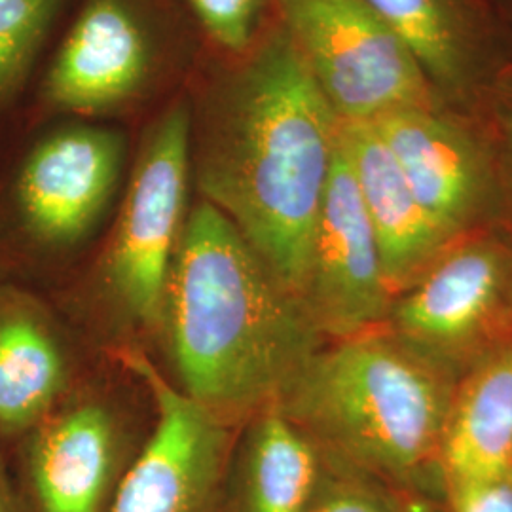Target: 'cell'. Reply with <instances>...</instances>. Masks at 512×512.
<instances>
[{
	"instance_id": "cell-23",
	"label": "cell",
	"mask_w": 512,
	"mask_h": 512,
	"mask_svg": "<svg viewBox=\"0 0 512 512\" xmlns=\"http://www.w3.org/2000/svg\"><path fill=\"white\" fill-rule=\"evenodd\" d=\"M0 512H29L19 494L6 454L0 450Z\"/></svg>"
},
{
	"instance_id": "cell-22",
	"label": "cell",
	"mask_w": 512,
	"mask_h": 512,
	"mask_svg": "<svg viewBox=\"0 0 512 512\" xmlns=\"http://www.w3.org/2000/svg\"><path fill=\"white\" fill-rule=\"evenodd\" d=\"M454 512H512L511 475L450 488Z\"/></svg>"
},
{
	"instance_id": "cell-2",
	"label": "cell",
	"mask_w": 512,
	"mask_h": 512,
	"mask_svg": "<svg viewBox=\"0 0 512 512\" xmlns=\"http://www.w3.org/2000/svg\"><path fill=\"white\" fill-rule=\"evenodd\" d=\"M323 336L238 228L200 200L184 220L165 291L169 380L241 427L281 401Z\"/></svg>"
},
{
	"instance_id": "cell-4",
	"label": "cell",
	"mask_w": 512,
	"mask_h": 512,
	"mask_svg": "<svg viewBox=\"0 0 512 512\" xmlns=\"http://www.w3.org/2000/svg\"><path fill=\"white\" fill-rule=\"evenodd\" d=\"M190 110H167L148 131L114 228L84 274L50 296L99 353L160 346L165 291L186 220Z\"/></svg>"
},
{
	"instance_id": "cell-7",
	"label": "cell",
	"mask_w": 512,
	"mask_h": 512,
	"mask_svg": "<svg viewBox=\"0 0 512 512\" xmlns=\"http://www.w3.org/2000/svg\"><path fill=\"white\" fill-rule=\"evenodd\" d=\"M283 29L344 124L446 105L365 0H279Z\"/></svg>"
},
{
	"instance_id": "cell-18",
	"label": "cell",
	"mask_w": 512,
	"mask_h": 512,
	"mask_svg": "<svg viewBox=\"0 0 512 512\" xmlns=\"http://www.w3.org/2000/svg\"><path fill=\"white\" fill-rule=\"evenodd\" d=\"M65 0H0V148L25 124L23 99Z\"/></svg>"
},
{
	"instance_id": "cell-5",
	"label": "cell",
	"mask_w": 512,
	"mask_h": 512,
	"mask_svg": "<svg viewBox=\"0 0 512 512\" xmlns=\"http://www.w3.org/2000/svg\"><path fill=\"white\" fill-rule=\"evenodd\" d=\"M122 165L112 129L48 118L19 129L0 148V279L57 293L105 219Z\"/></svg>"
},
{
	"instance_id": "cell-17",
	"label": "cell",
	"mask_w": 512,
	"mask_h": 512,
	"mask_svg": "<svg viewBox=\"0 0 512 512\" xmlns=\"http://www.w3.org/2000/svg\"><path fill=\"white\" fill-rule=\"evenodd\" d=\"M403 40L440 99H475L488 74L482 29L469 0H365Z\"/></svg>"
},
{
	"instance_id": "cell-21",
	"label": "cell",
	"mask_w": 512,
	"mask_h": 512,
	"mask_svg": "<svg viewBox=\"0 0 512 512\" xmlns=\"http://www.w3.org/2000/svg\"><path fill=\"white\" fill-rule=\"evenodd\" d=\"M308 512H391L365 488L342 476H327L325 459L319 486Z\"/></svg>"
},
{
	"instance_id": "cell-12",
	"label": "cell",
	"mask_w": 512,
	"mask_h": 512,
	"mask_svg": "<svg viewBox=\"0 0 512 512\" xmlns=\"http://www.w3.org/2000/svg\"><path fill=\"white\" fill-rule=\"evenodd\" d=\"M150 63L147 31L128 4L92 0L40 74L25 124L114 110L143 88Z\"/></svg>"
},
{
	"instance_id": "cell-3",
	"label": "cell",
	"mask_w": 512,
	"mask_h": 512,
	"mask_svg": "<svg viewBox=\"0 0 512 512\" xmlns=\"http://www.w3.org/2000/svg\"><path fill=\"white\" fill-rule=\"evenodd\" d=\"M454 372L385 327L317 349L275 404L346 467L406 478L439 461Z\"/></svg>"
},
{
	"instance_id": "cell-14",
	"label": "cell",
	"mask_w": 512,
	"mask_h": 512,
	"mask_svg": "<svg viewBox=\"0 0 512 512\" xmlns=\"http://www.w3.org/2000/svg\"><path fill=\"white\" fill-rule=\"evenodd\" d=\"M342 141L376 234L385 285L395 300L459 238H452L421 205L372 122H342Z\"/></svg>"
},
{
	"instance_id": "cell-19",
	"label": "cell",
	"mask_w": 512,
	"mask_h": 512,
	"mask_svg": "<svg viewBox=\"0 0 512 512\" xmlns=\"http://www.w3.org/2000/svg\"><path fill=\"white\" fill-rule=\"evenodd\" d=\"M203 29L220 48L245 54L253 46L260 0H188Z\"/></svg>"
},
{
	"instance_id": "cell-24",
	"label": "cell",
	"mask_w": 512,
	"mask_h": 512,
	"mask_svg": "<svg viewBox=\"0 0 512 512\" xmlns=\"http://www.w3.org/2000/svg\"><path fill=\"white\" fill-rule=\"evenodd\" d=\"M499 169H501V186H503V209L509 211L512 219V156L503 154L499 158Z\"/></svg>"
},
{
	"instance_id": "cell-15",
	"label": "cell",
	"mask_w": 512,
	"mask_h": 512,
	"mask_svg": "<svg viewBox=\"0 0 512 512\" xmlns=\"http://www.w3.org/2000/svg\"><path fill=\"white\" fill-rule=\"evenodd\" d=\"M448 486L512 473V342L486 351L456 382L440 439Z\"/></svg>"
},
{
	"instance_id": "cell-13",
	"label": "cell",
	"mask_w": 512,
	"mask_h": 512,
	"mask_svg": "<svg viewBox=\"0 0 512 512\" xmlns=\"http://www.w3.org/2000/svg\"><path fill=\"white\" fill-rule=\"evenodd\" d=\"M82 334L50 298L0 279V450L8 454L78 382Z\"/></svg>"
},
{
	"instance_id": "cell-9",
	"label": "cell",
	"mask_w": 512,
	"mask_h": 512,
	"mask_svg": "<svg viewBox=\"0 0 512 512\" xmlns=\"http://www.w3.org/2000/svg\"><path fill=\"white\" fill-rule=\"evenodd\" d=\"M511 277L512 251L505 243L467 234L393 300L384 327L452 372L461 363L473 365L511 313Z\"/></svg>"
},
{
	"instance_id": "cell-10",
	"label": "cell",
	"mask_w": 512,
	"mask_h": 512,
	"mask_svg": "<svg viewBox=\"0 0 512 512\" xmlns=\"http://www.w3.org/2000/svg\"><path fill=\"white\" fill-rule=\"evenodd\" d=\"M372 124L416 198L452 238L473 234L503 209L499 158L482 126L446 105L395 110Z\"/></svg>"
},
{
	"instance_id": "cell-8",
	"label": "cell",
	"mask_w": 512,
	"mask_h": 512,
	"mask_svg": "<svg viewBox=\"0 0 512 512\" xmlns=\"http://www.w3.org/2000/svg\"><path fill=\"white\" fill-rule=\"evenodd\" d=\"M114 355L147 384L154 421L112 512H228V473L239 427L190 401L147 353Z\"/></svg>"
},
{
	"instance_id": "cell-11",
	"label": "cell",
	"mask_w": 512,
	"mask_h": 512,
	"mask_svg": "<svg viewBox=\"0 0 512 512\" xmlns=\"http://www.w3.org/2000/svg\"><path fill=\"white\" fill-rule=\"evenodd\" d=\"M391 304L376 234L340 131L311 239L302 306L323 338L342 340L384 327Z\"/></svg>"
},
{
	"instance_id": "cell-16",
	"label": "cell",
	"mask_w": 512,
	"mask_h": 512,
	"mask_svg": "<svg viewBox=\"0 0 512 512\" xmlns=\"http://www.w3.org/2000/svg\"><path fill=\"white\" fill-rule=\"evenodd\" d=\"M321 471L317 444L272 406L239 427L228 473V512H308Z\"/></svg>"
},
{
	"instance_id": "cell-20",
	"label": "cell",
	"mask_w": 512,
	"mask_h": 512,
	"mask_svg": "<svg viewBox=\"0 0 512 512\" xmlns=\"http://www.w3.org/2000/svg\"><path fill=\"white\" fill-rule=\"evenodd\" d=\"M473 103L486 135L499 141L505 154L512 156V67L492 74L476 92Z\"/></svg>"
},
{
	"instance_id": "cell-1",
	"label": "cell",
	"mask_w": 512,
	"mask_h": 512,
	"mask_svg": "<svg viewBox=\"0 0 512 512\" xmlns=\"http://www.w3.org/2000/svg\"><path fill=\"white\" fill-rule=\"evenodd\" d=\"M340 131L283 27L253 44L190 112V177L202 200L300 304Z\"/></svg>"
},
{
	"instance_id": "cell-25",
	"label": "cell",
	"mask_w": 512,
	"mask_h": 512,
	"mask_svg": "<svg viewBox=\"0 0 512 512\" xmlns=\"http://www.w3.org/2000/svg\"><path fill=\"white\" fill-rule=\"evenodd\" d=\"M509 308H511V313H512V277H511V291H509Z\"/></svg>"
},
{
	"instance_id": "cell-6",
	"label": "cell",
	"mask_w": 512,
	"mask_h": 512,
	"mask_svg": "<svg viewBox=\"0 0 512 512\" xmlns=\"http://www.w3.org/2000/svg\"><path fill=\"white\" fill-rule=\"evenodd\" d=\"M154 421L147 384L101 353L6 454L29 512H112Z\"/></svg>"
}]
</instances>
